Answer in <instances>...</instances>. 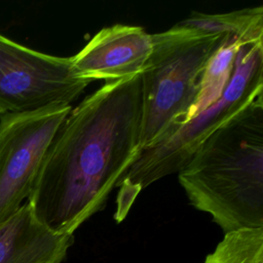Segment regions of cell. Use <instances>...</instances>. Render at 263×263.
<instances>
[{
  "label": "cell",
  "mask_w": 263,
  "mask_h": 263,
  "mask_svg": "<svg viewBox=\"0 0 263 263\" xmlns=\"http://www.w3.org/2000/svg\"><path fill=\"white\" fill-rule=\"evenodd\" d=\"M141 75L105 83L55 132L27 201L52 232L73 235L101 211L140 155Z\"/></svg>",
  "instance_id": "6da1fadb"
},
{
  "label": "cell",
  "mask_w": 263,
  "mask_h": 263,
  "mask_svg": "<svg viewBox=\"0 0 263 263\" xmlns=\"http://www.w3.org/2000/svg\"><path fill=\"white\" fill-rule=\"evenodd\" d=\"M191 204L227 233L263 228V97L208 137L178 172Z\"/></svg>",
  "instance_id": "7a4b0ae2"
},
{
  "label": "cell",
  "mask_w": 263,
  "mask_h": 263,
  "mask_svg": "<svg viewBox=\"0 0 263 263\" xmlns=\"http://www.w3.org/2000/svg\"><path fill=\"white\" fill-rule=\"evenodd\" d=\"M151 37L152 49L140 73V154L194 116L204 69L230 35L205 33L177 24Z\"/></svg>",
  "instance_id": "3957f363"
},
{
  "label": "cell",
  "mask_w": 263,
  "mask_h": 263,
  "mask_svg": "<svg viewBox=\"0 0 263 263\" xmlns=\"http://www.w3.org/2000/svg\"><path fill=\"white\" fill-rule=\"evenodd\" d=\"M262 43L241 45L235 57L231 77L219 100L173 135L143 151L129 166L116 185L121 187L115 216L117 222L125 218L141 190L163 177L178 173L208 137L262 95Z\"/></svg>",
  "instance_id": "277c9868"
},
{
  "label": "cell",
  "mask_w": 263,
  "mask_h": 263,
  "mask_svg": "<svg viewBox=\"0 0 263 263\" xmlns=\"http://www.w3.org/2000/svg\"><path fill=\"white\" fill-rule=\"evenodd\" d=\"M90 82L75 73L70 58L31 49L0 34V115L70 105Z\"/></svg>",
  "instance_id": "5b68a950"
},
{
  "label": "cell",
  "mask_w": 263,
  "mask_h": 263,
  "mask_svg": "<svg viewBox=\"0 0 263 263\" xmlns=\"http://www.w3.org/2000/svg\"><path fill=\"white\" fill-rule=\"evenodd\" d=\"M71 105L0 115V225L29 198L42 159Z\"/></svg>",
  "instance_id": "8992f818"
},
{
  "label": "cell",
  "mask_w": 263,
  "mask_h": 263,
  "mask_svg": "<svg viewBox=\"0 0 263 263\" xmlns=\"http://www.w3.org/2000/svg\"><path fill=\"white\" fill-rule=\"evenodd\" d=\"M151 49V34L142 27L116 24L99 31L70 59L79 77L114 81L140 74Z\"/></svg>",
  "instance_id": "52a82bcc"
},
{
  "label": "cell",
  "mask_w": 263,
  "mask_h": 263,
  "mask_svg": "<svg viewBox=\"0 0 263 263\" xmlns=\"http://www.w3.org/2000/svg\"><path fill=\"white\" fill-rule=\"evenodd\" d=\"M72 242L73 235L43 225L26 201L0 225V263H61Z\"/></svg>",
  "instance_id": "ba28073f"
},
{
  "label": "cell",
  "mask_w": 263,
  "mask_h": 263,
  "mask_svg": "<svg viewBox=\"0 0 263 263\" xmlns=\"http://www.w3.org/2000/svg\"><path fill=\"white\" fill-rule=\"evenodd\" d=\"M178 25L205 33L228 34L242 44L263 42L262 6L217 14L192 12Z\"/></svg>",
  "instance_id": "9c48e42d"
},
{
  "label": "cell",
  "mask_w": 263,
  "mask_h": 263,
  "mask_svg": "<svg viewBox=\"0 0 263 263\" xmlns=\"http://www.w3.org/2000/svg\"><path fill=\"white\" fill-rule=\"evenodd\" d=\"M241 45L243 44L236 37L230 36L222 47L211 58L201 78L194 116L209 108L222 96L231 77L235 57Z\"/></svg>",
  "instance_id": "30bf717a"
},
{
  "label": "cell",
  "mask_w": 263,
  "mask_h": 263,
  "mask_svg": "<svg viewBox=\"0 0 263 263\" xmlns=\"http://www.w3.org/2000/svg\"><path fill=\"white\" fill-rule=\"evenodd\" d=\"M203 263H263V228L225 233Z\"/></svg>",
  "instance_id": "8fae6325"
}]
</instances>
